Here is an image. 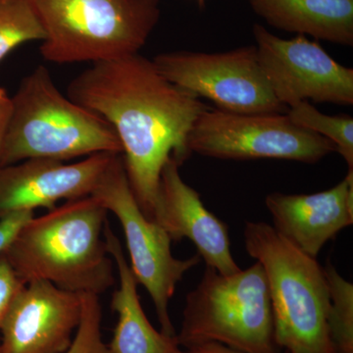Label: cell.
Instances as JSON below:
<instances>
[{
    "mask_svg": "<svg viewBox=\"0 0 353 353\" xmlns=\"http://www.w3.org/2000/svg\"><path fill=\"white\" fill-rule=\"evenodd\" d=\"M176 340L185 348L219 343L243 353H280L262 265L256 261L231 275L206 266L185 299Z\"/></svg>",
    "mask_w": 353,
    "mask_h": 353,
    "instance_id": "obj_6",
    "label": "cell"
},
{
    "mask_svg": "<svg viewBox=\"0 0 353 353\" xmlns=\"http://www.w3.org/2000/svg\"><path fill=\"white\" fill-rule=\"evenodd\" d=\"M53 63L103 61L139 53L160 17L161 0H29Z\"/></svg>",
    "mask_w": 353,
    "mask_h": 353,
    "instance_id": "obj_5",
    "label": "cell"
},
{
    "mask_svg": "<svg viewBox=\"0 0 353 353\" xmlns=\"http://www.w3.org/2000/svg\"><path fill=\"white\" fill-rule=\"evenodd\" d=\"M246 252L263 267L278 347L290 353H338L328 327L324 267L264 222H246Z\"/></svg>",
    "mask_w": 353,
    "mask_h": 353,
    "instance_id": "obj_4",
    "label": "cell"
},
{
    "mask_svg": "<svg viewBox=\"0 0 353 353\" xmlns=\"http://www.w3.org/2000/svg\"><path fill=\"white\" fill-rule=\"evenodd\" d=\"M68 97L113 128L134 199L154 221L162 170L171 158L182 165L190 157V132L208 106L139 53L92 63L70 83Z\"/></svg>",
    "mask_w": 353,
    "mask_h": 353,
    "instance_id": "obj_1",
    "label": "cell"
},
{
    "mask_svg": "<svg viewBox=\"0 0 353 353\" xmlns=\"http://www.w3.org/2000/svg\"><path fill=\"white\" fill-rule=\"evenodd\" d=\"M24 285L4 255L0 253V327L14 297Z\"/></svg>",
    "mask_w": 353,
    "mask_h": 353,
    "instance_id": "obj_21",
    "label": "cell"
},
{
    "mask_svg": "<svg viewBox=\"0 0 353 353\" xmlns=\"http://www.w3.org/2000/svg\"><path fill=\"white\" fill-rule=\"evenodd\" d=\"M99 296L82 294V317L72 341L64 353H112L101 336V305Z\"/></svg>",
    "mask_w": 353,
    "mask_h": 353,
    "instance_id": "obj_20",
    "label": "cell"
},
{
    "mask_svg": "<svg viewBox=\"0 0 353 353\" xmlns=\"http://www.w3.org/2000/svg\"><path fill=\"white\" fill-rule=\"evenodd\" d=\"M254 12L278 29L353 46V0H250Z\"/></svg>",
    "mask_w": 353,
    "mask_h": 353,
    "instance_id": "obj_16",
    "label": "cell"
},
{
    "mask_svg": "<svg viewBox=\"0 0 353 353\" xmlns=\"http://www.w3.org/2000/svg\"><path fill=\"white\" fill-rule=\"evenodd\" d=\"M179 353H243L239 350H233V348L226 347L219 343H206L202 345H196L187 348L185 352L181 350Z\"/></svg>",
    "mask_w": 353,
    "mask_h": 353,
    "instance_id": "obj_23",
    "label": "cell"
},
{
    "mask_svg": "<svg viewBox=\"0 0 353 353\" xmlns=\"http://www.w3.org/2000/svg\"><path fill=\"white\" fill-rule=\"evenodd\" d=\"M108 213L92 196L65 201L30 220L1 254L25 284L46 281L99 296L116 282L104 239Z\"/></svg>",
    "mask_w": 353,
    "mask_h": 353,
    "instance_id": "obj_2",
    "label": "cell"
},
{
    "mask_svg": "<svg viewBox=\"0 0 353 353\" xmlns=\"http://www.w3.org/2000/svg\"><path fill=\"white\" fill-rule=\"evenodd\" d=\"M92 196L122 226L130 255V267L138 284L148 290L157 310L162 333L176 336L169 304L183 275L201 262L199 254L178 259L172 254V240L157 221L148 219L134 199L121 154L114 157Z\"/></svg>",
    "mask_w": 353,
    "mask_h": 353,
    "instance_id": "obj_7",
    "label": "cell"
},
{
    "mask_svg": "<svg viewBox=\"0 0 353 353\" xmlns=\"http://www.w3.org/2000/svg\"><path fill=\"white\" fill-rule=\"evenodd\" d=\"M82 317V294L32 281L14 297L0 327V353H64Z\"/></svg>",
    "mask_w": 353,
    "mask_h": 353,
    "instance_id": "obj_11",
    "label": "cell"
},
{
    "mask_svg": "<svg viewBox=\"0 0 353 353\" xmlns=\"http://www.w3.org/2000/svg\"><path fill=\"white\" fill-rule=\"evenodd\" d=\"M11 114H12V97L3 88H0V152L6 139L7 130L10 123Z\"/></svg>",
    "mask_w": 353,
    "mask_h": 353,
    "instance_id": "obj_22",
    "label": "cell"
},
{
    "mask_svg": "<svg viewBox=\"0 0 353 353\" xmlns=\"http://www.w3.org/2000/svg\"><path fill=\"white\" fill-rule=\"evenodd\" d=\"M328 283L330 336L338 353H353V285L332 264L324 267Z\"/></svg>",
    "mask_w": 353,
    "mask_h": 353,
    "instance_id": "obj_18",
    "label": "cell"
},
{
    "mask_svg": "<svg viewBox=\"0 0 353 353\" xmlns=\"http://www.w3.org/2000/svg\"><path fill=\"white\" fill-rule=\"evenodd\" d=\"M46 39L29 0H0V61L21 44Z\"/></svg>",
    "mask_w": 353,
    "mask_h": 353,
    "instance_id": "obj_19",
    "label": "cell"
},
{
    "mask_svg": "<svg viewBox=\"0 0 353 353\" xmlns=\"http://www.w3.org/2000/svg\"><path fill=\"white\" fill-rule=\"evenodd\" d=\"M15 227L7 219H0V253L4 252L15 236Z\"/></svg>",
    "mask_w": 353,
    "mask_h": 353,
    "instance_id": "obj_24",
    "label": "cell"
},
{
    "mask_svg": "<svg viewBox=\"0 0 353 353\" xmlns=\"http://www.w3.org/2000/svg\"><path fill=\"white\" fill-rule=\"evenodd\" d=\"M115 155L95 153L73 164L28 159L0 167V217L16 211L51 210L57 202L92 196Z\"/></svg>",
    "mask_w": 353,
    "mask_h": 353,
    "instance_id": "obj_12",
    "label": "cell"
},
{
    "mask_svg": "<svg viewBox=\"0 0 353 353\" xmlns=\"http://www.w3.org/2000/svg\"><path fill=\"white\" fill-rule=\"evenodd\" d=\"M260 66L272 92L289 108L301 101L352 105L353 70L333 59L305 36L279 38L260 25L253 27Z\"/></svg>",
    "mask_w": 353,
    "mask_h": 353,
    "instance_id": "obj_10",
    "label": "cell"
},
{
    "mask_svg": "<svg viewBox=\"0 0 353 353\" xmlns=\"http://www.w3.org/2000/svg\"><path fill=\"white\" fill-rule=\"evenodd\" d=\"M101 152L122 154L113 128L101 116L65 97L48 69L37 67L12 97L0 167L28 159L64 162Z\"/></svg>",
    "mask_w": 353,
    "mask_h": 353,
    "instance_id": "obj_3",
    "label": "cell"
},
{
    "mask_svg": "<svg viewBox=\"0 0 353 353\" xmlns=\"http://www.w3.org/2000/svg\"><path fill=\"white\" fill-rule=\"evenodd\" d=\"M108 252L119 275V287L113 292L111 308L117 314L112 340L108 347L112 353H179L176 336L157 331L148 320L138 294V282L123 252L119 239L108 221L104 228Z\"/></svg>",
    "mask_w": 353,
    "mask_h": 353,
    "instance_id": "obj_15",
    "label": "cell"
},
{
    "mask_svg": "<svg viewBox=\"0 0 353 353\" xmlns=\"http://www.w3.org/2000/svg\"><path fill=\"white\" fill-rule=\"evenodd\" d=\"M172 83L217 109L241 114L287 113L265 78L256 46L219 53H161L152 60Z\"/></svg>",
    "mask_w": 353,
    "mask_h": 353,
    "instance_id": "obj_9",
    "label": "cell"
},
{
    "mask_svg": "<svg viewBox=\"0 0 353 353\" xmlns=\"http://www.w3.org/2000/svg\"><path fill=\"white\" fill-rule=\"evenodd\" d=\"M180 166L171 158L162 170L154 221L172 241H192L206 266L223 275L240 271L232 255L227 225L204 206L199 192L183 180Z\"/></svg>",
    "mask_w": 353,
    "mask_h": 353,
    "instance_id": "obj_13",
    "label": "cell"
},
{
    "mask_svg": "<svg viewBox=\"0 0 353 353\" xmlns=\"http://www.w3.org/2000/svg\"><path fill=\"white\" fill-rule=\"evenodd\" d=\"M288 117L303 128L332 141L336 152L345 160L348 170L353 169V119L350 116H331L317 110L308 101L290 106Z\"/></svg>",
    "mask_w": 353,
    "mask_h": 353,
    "instance_id": "obj_17",
    "label": "cell"
},
{
    "mask_svg": "<svg viewBox=\"0 0 353 353\" xmlns=\"http://www.w3.org/2000/svg\"><path fill=\"white\" fill-rule=\"evenodd\" d=\"M199 4H203L204 0H197Z\"/></svg>",
    "mask_w": 353,
    "mask_h": 353,
    "instance_id": "obj_25",
    "label": "cell"
},
{
    "mask_svg": "<svg viewBox=\"0 0 353 353\" xmlns=\"http://www.w3.org/2000/svg\"><path fill=\"white\" fill-rule=\"evenodd\" d=\"M190 153L219 159H282L317 163L336 152L332 141L297 126L287 113L241 114L209 108L188 139Z\"/></svg>",
    "mask_w": 353,
    "mask_h": 353,
    "instance_id": "obj_8",
    "label": "cell"
},
{
    "mask_svg": "<svg viewBox=\"0 0 353 353\" xmlns=\"http://www.w3.org/2000/svg\"><path fill=\"white\" fill-rule=\"evenodd\" d=\"M265 204L281 236L309 256L353 223V169L338 185L311 194H268Z\"/></svg>",
    "mask_w": 353,
    "mask_h": 353,
    "instance_id": "obj_14",
    "label": "cell"
}]
</instances>
